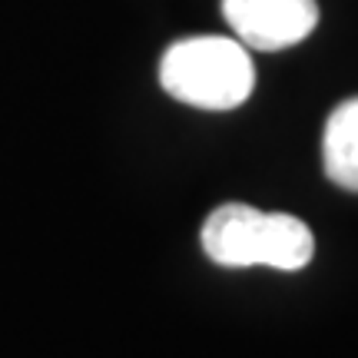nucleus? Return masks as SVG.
Wrapping results in <instances>:
<instances>
[{
  "label": "nucleus",
  "instance_id": "f257e3e1",
  "mask_svg": "<svg viewBox=\"0 0 358 358\" xmlns=\"http://www.w3.org/2000/svg\"><path fill=\"white\" fill-rule=\"evenodd\" d=\"M203 249L216 266H268L299 272L315 256V236L289 213H262L245 203H226L203 222Z\"/></svg>",
  "mask_w": 358,
  "mask_h": 358
},
{
  "label": "nucleus",
  "instance_id": "f03ea898",
  "mask_svg": "<svg viewBox=\"0 0 358 358\" xmlns=\"http://www.w3.org/2000/svg\"><path fill=\"white\" fill-rule=\"evenodd\" d=\"M159 83L173 100L222 113L249 100L256 66L249 47L236 37H186L163 53Z\"/></svg>",
  "mask_w": 358,
  "mask_h": 358
},
{
  "label": "nucleus",
  "instance_id": "7ed1b4c3",
  "mask_svg": "<svg viewBox=\"0 0 358 358\" xmlns=\"http://www.w3.org/2000/svg\"><path fill=\"white\" fill-rule=\"evenodd\" d=\"M222 17L249 50L295 47L319 24L315 0H222Z\"/></svg>",
  "mask_w": 358,
  "mask_h": 358
},
{
  "label": "nucleus",
  "instance_id": "20e7f679",
  "mask_svg": "<svg viewBox=\"0 0 358 358\" xmlns=\"http://www.w3.org/2000/svg\"><path fill=\"white\" fill-rule=\"evenodd\" d=\"M322 163L338 189L358 192V96L338 103L325 120Z\"/></svg>",
  "mask_w": 358,
  "mask_h": 358
}]
</instances>
